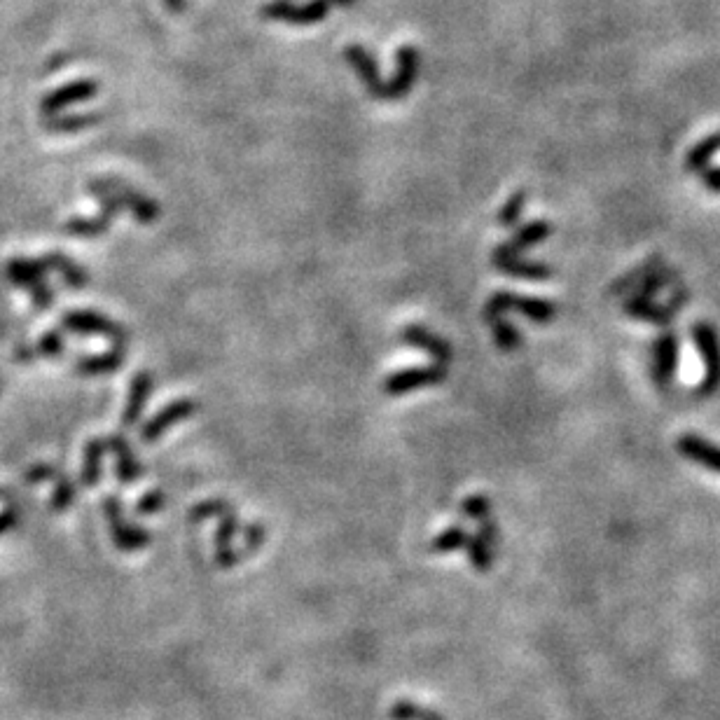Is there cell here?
<instances>
[{"mask_svg":"<svg viewBox=\"0 0 720 720\" xmlns=\"http://www.w3.org/2000/svg\"><path fill=\"white\" fill-rule=\"evenodd\" d=\"M505 311H517V314L531 318V321L538 325L550 323L552 318L557 316L555 302L538 300V297L512 295V293H496L494 297H489L487 307H484V321L503 316Z\"/></svg>","mask_w":720,"mask_h":720,"instance_id":"1","label":"cell"},{"mask_svg":"<svg viewBox=\"0 0 720 720\" xmlns=\"http://www.w3.org/2000/svg\"><path fill=\"white\" fill-rule=\"evenodd\" d=\"M332 5L328 0H309L307 5H295L293 0H272L262 5L260 15L274 22H286L293 26H309L323 22L330 15Z\"/></svg>","mask_w":720,"mask_h":720,"instance_id":"2","label":"cell"},{"mask_svg":"<svg viewBox=\"0 0 720 720\" xmlns=\"http://www.w3.org/2000/svg\"><path fill=\"white\" fill-rule=\"evenodd\" d=\"M692 339L699 356L704 358V384L699 386V393L706 396L720 386V337L711 323L702 321L692 325Z\"/></svg>","mask_w":720,"mask_h":720,"instance_id":"3","label":"cell"},{"mask_svg":"<svg viewBox=\"0 0 720 720\" xmlns=\"http://www.w3.org/2000/svg\"><path fill=\"white\" fill-rule=\"evenodd\" d=\"M89 192H92V197L99 199L103 213H99V216L92 220H85V218L68 220L66 234H71V237H99V234L106 232L110 220H113L117 213H122V209H124V204L120 202V199H117L115 195H110L108 190H103L101 185H96V180L89 183Z\"/></svg>","mask_w":720,"mask_h":720,"instance_id":"4","label":"cell"},{"mask_svg":"<svg viewBox=\"0 0 720 720\" xmlns=\"http://www.w3.org/2000/svg\"><path fill=\"white\" fill-rule=\"evenodd\" d=\"M344 57H346V64L356 71V75L365 85V89H368V94L372 96V99L389 101V82L382 80V75H379L377 59L372 57V54L365 50L363 45H349L344 50Z\"/></svg>","mask_w":720,"mask_h":720,"instance_id":"5","label":"cell"},{"mask_svg":"<svg viewBox=\"0 0 720 720\" xmlns=\"http://www.w3.org/2000/svg\"><path fill=\"white\" fill-rule=\"evenodd\" d=\"M447 368L445 365H428V368H407L393 375L384 382V391L389 396H403V393L426 389V386H438L445 382Z\"/></svg>","mask_w":720,"mask_h":720,"instance_id":"6","label":"cell"},{"mask_svg":"<svg viewBox=\"0 0 720 720\" xmlns=\"http://www.w3.org/2000/svg\"><path fill=\"white\" fill-rule=\"evenodd\" d=\"M61 325L71 332L108 337L117 349H124V346H127V332H124L117 323L108 321L106 316L94 314V311H71V314L64 316V323Z\"/></svg>","mask_w":720,"mask_h":720,"instance_id":"7","label":"cell"},{"mask_svg":"<svg viewBox=\"0 0 720 720\" xmlns=\"http://www.w3.org/2000/svg\"><path fill=\"white\" fill-rule=\"evenodd\" d=\"M96 94H99V82L92 78L75 80V82H71V85H64V87L54 89V92H50L47 96H43V101H40V113L52 117V115L61 113V110L68 106H75V103L94 99Z\"/></svg>","mask_w":720,"mask_h":720,"instance_id":"8","label":"cell"},{"mask_svg":"<svg viewBox=\"0 0 720 720\" xmlns=\"http://www.w3.org/2000/svg\"><path fill=\"white\" fill-rule=\"evenodd\" d=\"M421 71V52L412 45H403L396 52V73L389 80V101H400L412 92Z\"/></svg>","mask_w":720,"mask_h":720,"instance_id":"9","label":"cell"},{"mask_svg":"<svg viewBox=\"0 0 720 720\" xmlns=\"http://www.w3.org/2000/svg\"><path fill=\"white\" fill-rule=\"evenodd\" d=\"M96 185H101L103 190H108L110 195H115L117 199H120V202L127 206V209L134 213V218L141 220V223H155V220L159 218V206L152 202V199L143 197L141 192L129 188V185L122 183V180L101 178V180H96Z\"/></svg>","mask_w":720,"mask_h":720,"instance_id":"10","label":"cell"},{"mask_svg":"<svg viewBox=\"0 0 720 720\" xmlns=\"http://www.w3.org/2000/svg\"><path fill=\"white\" fill-rule=\"evenodd\" d=\"M491 262H494V267L498 269V272H503L508 276H517V279L543 281V279H550V276H552V269L548 265H543V262L522 260L517 253H512L505 244H501L496 248L494 255H491Z\"/></svg>","mask_w":720,"mask_h":720,"instance_id":"11","label":"cell"},{"mask_svg":"<svg viewBox=\"0 0 720 720\" xmlns=\"http://www.w3.org/2000/svg\"><path fill=\"white\" fill-rule=\"evenodd\" d=\"M103 508H106L110 533H113L115 543L120 545L122 550H136V548H143V545L148 543L150 540L148 533H145L143 529H136V526H129L122 519V503H117L115 498H108Z\"/></svg>","mask_w":720,"mask_h":720,"instance_id":"12","label":"cell"},{"mask_svg":"<svg viewBox=\"0 0 720 720\" xmlns=\"http://www.w3.org/2000/svg\"><path fill=\"white\" fill-rule=\"evenodd\" d=\"M199 410V405L195 403V400L190 398H183V400H176V403L166 405L162 412L157 414L155 419L150 421V424H145L143 428V442H155L159 435H162L166 428L176 426L180 424V421H185L188 417H192Z\"/></svg>","mask_w":720,"mask_h":720,"instance_id":"13","label":"cell"},{"mask_svg":"<svg viewBox=\"0 0 720 720\" xmlns=\"http://www.w3.org/2000/svg\"><path fill=\"white\" fill-rule=\"evenodd\" d=\"M403 342L414 346V349L426 351L435 360V365H445L447 368V363L452 360V346L442 337L433 335L431 330L421 328V325H407L403 330Z\"/></svg>","mask_w":720,"mask_h":720,"instance_id":"14","label":"cell"},{"mask_svg":"<svg viewBox=\"0 0 720 720\" xmlns=\"http://www.w3.org/2000/svg\"><path fill=\"white\" fill-rule=\"evenodd\" d=\"M678 365V337L674 332H664L653 346V372L657 384H669Z\"/></svg>","mask_w":720,"mask_h":720,"instance_id":"15","label":"cell"},{"mask_svg":"<svg viewBox=\"0 0 720 720\" xmlns=\"http://www.w3.org/2000/svg\"><path fill=\"white\" fill-rule=\"evenodd\" d=\"M676 447H678V452L685 456V459H690V461L699 463V466L720 473V447L711 445L709 440L688 433V435H683L681 440H678Z\"/></svg>","mask_w":720,"mask_h":720,"instance_id":"16","label":"cell"},{"mask_svg":"<svg viewBox=\"0 0 720 720\" xmlns=\"http://www.w3.org/2000/svg\"><path fill=\"white\" fill-rule=\"evenodd\" d=\"M106 442H108L110 452L115 454V461H117V480H120V482H134V480H138V477L143 475V468H141V463H138V461L134 459V454H131L127 440H124L122 435H113V438H108Z\"/></svg>","mask_w":720,"mask_h":720,"instance_id":"17","label":"cell"},{"mask_svg":"<svg viewBox=\"0 0 720 720\" xmlns=\"http://www.w3.org/2000/svg\"><path fill=\"white\" fill-rule=\"evenodd\" d=\"M50 272V267L45 265V260H12L8 265V276L10 281L19 288L31 290L36 283L45 281V274Z\"/></svg>","mask_w":720,"mask_h":720,"instance_id":"18","label":"cell"},{"mask_svg":"<svg viewBox=\"0 0 720 720\" xmlns=\"http://www.w3.org/2000/svg\"><path fill=\"white\" fill-rule=\"evenodd\" d=\"M150 389H152L150 372H138V375L134 377V382H131L129 403H127V410H124V426H134L136 421L141 419L143 407H145V403H148Z\"/></svg>","mask_w":720,"mask_h":720,"instance_id":"19","label":"cell"},{"mask_svg":"<svg viewBox=\"0 0 720 720\" xmlns=\"http://www.w3.org/2000/svg\"><path fill=\"white\" fill-rule=\"evenodd\" d=\"M625 311H627L629 316H634V318H643V321H650V323H655V325H667L669 318L674 316L676 309L660 307V304L653 302V297L634 295L632 300L625 302Z\"/></svg>","mask_w":720,"mask_h":720,"instance_id":"20","label":"cell"},{"mask_svg":"<svg viewBox=\"0 0 720 720\" xmlns=\"http://www.w3.org/2000/svg\"><path fill=\"white\" fill-rule=\"evenodd\" d=\"M552 234V225L545 223V220H533V223L519 227V230L512 234L510 241H505V246L510 248L512 253H524L529 251L531 246L540 244V241H545Z\"/></svg>","mask_w":720,"mask_h":720,"instance_id":"21","label":"cell"},{"mask_svg":"<svg viewBox=\"0 0 720 720\" xmlns=\"http://www.w3.org/2000/svg\"><path fill=\"white\" fill-rule=\"evenodd\" d=\"M124 358V349H115L108 353H101V356H89V358H80L75 370L82 372V375H103V372H113L122 365Z\"/></svg>","mask_w":720,"mask_h":720,"instance_id":"22","label":"cell"},{"mask_svg":"<svg viewBox=\"0 0 720 720\" xmlns=\"http://www.w3.org/2000/svg\"><path fill=\"white\" fill-rule=\"evenodd\" d=\"M108 442L103 440H89L85 447V466H82V475L80 480L85 487H94L101 477V461L103 454H106Z\"/></svg>","mask_w":720,"mask_h":720,"instance_id":"23","label":"cell"},{"mask_svg":"<svg viewBox=\"0 0 720 720\" xmlns=\"http://www.w3.org/2000/svg\"><path fill=\"white\" fill-rule=\"evenodd\" d=\"M43 260H45V265L50 267V269H57V272H59L61 276H64L66 283H68V286H71V288L80 290V288L87 286V281H89L87 274L82 272V267L75 265V262H73L71 258H66V255L50 253V255H45Z\"/></svg>","mask_w":720,"mask_h":720,"instance_id":"24","label":"cell"},{"mask_svg":"<svg viewBox=\"0 0 720 720\" xmlns=\"http://www.w3.org/2000/svg\"><path fill=\"white\" fill-rule=\"evenodd\" d=\"M489 328L491 332H494V339H496V346L501 351H517L519 346H522V332H519L515 325H512L508 318L498 316V318H491Z\"/></svg>","mask_w":720,"mask_h":720,"instance_id":"25","label":"cell"},{"mask_svg":"<svg viewBox=\"0 0 720 720\" xmlns=\"http://www.w3.org/2000/svg\"><path fill=\"white\" fill-rule=\"evenodd\" d=\"M470 536L461 526H449L447 531H442L438 538H433L431 552H438V555H447V552L466 550Z\"/></svg>","mask_w":720,"mask_h":720,"instance_id":"26","label":"cell"},{"mask_svg":"<svg viewBox=\"0 0 720 720\" xmlns=\"http://www.w3.org/2000/svg\"><path fill=\"white\" fill-rule=\"evenodd\" d=\"M718 150H720V134H713L706 138V141L699 143L697 148H692L685 166H688L690 171H704L706 164L711 162V157L716 155Z\"/></svg>","mask_w":720,"mask_h":720,"instance_id":"27","label":"cell"},{"mask_svg":"<svg viewBox=\"0 0 720 720\" xmlns=\"http://www.w3.org/2000/svg\"><path fill=\"white\" fill-rule=\"evenodd\" d=\"M466 552H468V559H470V564H473L475 571L487 573L491 569V562H494L496 552L491 550L489 545L484 543L480 536H477V533H475V536H470L468 545H466Z\"/></svg>","mask_w":720,"mask_h":720,"instance_id":"28","label":"cell"},{"mask_svg":"<svg viewBox=\"0 0 720 720\" xmlns=\"http://www.w3.org/2000/svg\"><path fill=\"white\" fill-rule=\"evenodd\" d=\"M99 122V115L89 113V115H52L45 120V127L50 131H78V129H87L94 127Z\"/></svg>","mask_w":720,"mask_h":720,"instance_id":"29","label":"cell"},{"mask_svg":"<svg viewBox=\"0 0 720 720\" xmlns=\"http://www.w3.org/2000/svg\"><path fill=\"white\" fill-rule=\"evenodd\" d=\"M524 204H526V192H524V190L512 192V195L508 197V202L503 204L501 213H498V225H503V227L517 225L519 216H522Z\"/></svg>","mask_w":720,"mask_h":720,"instance_id":"30","label":"cell"},{"mask_svg":"<svg viewBox=\"0 0 720 720\" xmlns=\"http://www.w3.org/2000/svg\"><path fill=\"white\" fill-rule=\"evenodd\" d=\"M393 720H442L440 713L428 711L424 706L412 704V702H398L391 709Z\"/></svg>","mask_w":720,"mask_h":720,"instance_id":"31","label":"cell"},{"mask_svg":"<svg viewBox=\"0 0 720 720\" xmlns=\"http://www.w3.org/2000/svg\"><path fill=\"white\" fill-rule=\"evenodd\" d=\"M461 510H463V515L475 519V522H484V519H489V515H491V503L487 496L473 494V496L463 498Z\"/></svg>","mask_w":720,"mask_h":720,"instance_id":"32","label":"cell"},{"mask_svg":"<svg viewBox=\"0 0 720 720\" xmlns=\"http://www.w3.org/2000/svg\"><path fill=\"white\" fill-rule=\"evenodd\" d=\"M237 531H239V519H237V515H234V512H227L225 517H220V529L216 533L218 552L232 550L230 545H232V538L237 536Z\"/></svg>","mask_w":720,"mask_h":720,"instance_id":"33","label":"cell"},{"mask_svg":"<svg viewBox=\"0 0 720 720\" xmlns=\"http://www.w3.org/2000/svg\"><path fill=\"white\" fill-rule=\"evenodd\" d=\"M234 508H230V503L220 501V498H213V501H204L199 503L195 510H192V522H202V519L209 517H225L227 512H232Z\"/></svg>","mask_w":720,"mask_h":720,"instance_id":"34","label":"cell"},{"mask_svg":"<svg viewBox=\"0 0 720 720\" xmlns=\"http://www.w3.org/2000/svg\"><path fill=\"white\" fill-rule=\"evenodd\" d=\"M73 498H75L73 482L66 480V477H64V480L57 482V489H54V494H52V508L57 510V512L66 510L68 505L73 503Z\"/></svg>","mask_w":720,"mask_h":720,"instance_id":"35","label":"cell"},{"mask_svg":"<svg viewBox=\"0 0 720 720\" xmlns=\"http://www.w3.org/2000/svg\"><path fill=\"white\" fill-rule=\"evenodd\" d=\"M61 351H64V339H61L59 330H52L40 337L38 353H43V356H59Z\"/></svg>","mask_w":720,"mask_h":720,"instance_id":"36","label":"cell"},{"mask_svg":"<svg viewBox=\"0 0 720 720\" xmlns=\"http://www.w3.org/2000/svg\"><path fill=\"white\" fill-rule=\"evenodd\" d=\"M164 501H166V498H164L162 491L152 489V491H148V494H145V496L141 498V501H138L136 512H141V515H150V512H157L159 508H162Z\"/></svg>","mask_w":720,"mask_h":720,"instance_id":"37","label":"cell"},{"mask_svg":"<svg viewBox=\"0 0 720 720\" xmlns=\"http://www.w3.org/2000/svg\"><path fill=\"white\" fill-rule=\"evenodd\" d=\"M31 295H33V304H36V309H50L52 307V290L50 286H47V281H40L36 283V286L31 288Z\"/></svg>","mask_w":720,"mask_h":720,"instance_id":"38","label":"cell"},{"mask_svg":"<svg viewBox=\"0 0 720 720\" xmlns=\"http://www.w3.org/2000/svg\"><path fill=\"white\" fill-rule=\"evenodd\" d=\"M244 538H246V550L255 552L265 543V526L262 524H251L244 529Z\"/></svg>","mask_w":720,"mask_h":720,"instance_id":"39","label":"cell"},{"mask_svg":"<svg viewBox=\"0 0 720 720\" xmlns=\"http://www.w3.org/2000/svg\"><path fill=\"white\" fill-rule=\"evenodd\" d=\"M477 536H480L484 543H487L489 548L496 552V545H498V526H496V522H491V519H484V522H480V529H477Z\"/></svg>","mask_w":720,"mask_h":720,"instance_id":"40","label":"cell"},{"mask_svg":"<svg viewBox=\"0 0 720 720\" xmlns=\"http://www.w3.org/2000/svg\"><path fill=\"white\" fill-rule=\"evenodd\" d=\"M29 482H43V480H57V468L52 466H36L31 468V473L26 475Z\"/></svg>","mask_w":720,"mask_h":720,"instance_id":"41","label":"cell"},{"mask_svg":"<svg viewBox=\"0 0 720 720\" xmlns=\"http://www.w3.org/2000/svg\"><path fill=\"white\" fill-rule=\"evenodd\" d=\"M17 519H19V515H17V510H15V508H10V510H5V512H0V533L10 531L12 526L17 524Z\"/></svg>","mask_w":720,"mask_h":720,"instance_id":"42","label":"cell"},{"mask_svg":"<svg viewBox=\"0 0 720 720\" xmlns=\"http://www.w3.org/2000/svg\"><path fill=\"white\" fill-rule=\"evenodd\" d=\"M704 183L706 188L713 190V192H720V169H711L704 173Z\"/></svg>","mask_w":720,"mask_h":720,"instance_id":"43","label":"cell"},{"mask_svg":"<svg viewBox=\"0 0 720 720\" xmlns=\"http://www.w3.org/2000/svg\"><path fill=\"white\" fill-rule=\"evenodd\" d=\"M15 356H17L19 363H31V358L36 356V353H33L31 349H24V346H19V349L15 351Z\"/></svg>","mask_w":720,"mask_h":720,"instance_id":"44","label":"cell"},{"mask_svg":"<svg viewBox=\"0 0 720 720\" xmlns=\"http://www.w3.org/2000/svg\"><path fill=\"white\" fill-rule=\"evenodd\" d=\"M169 12H183L185 10V0H162Z\"/></svg>","mask_w":720,"mask_h":720,"instance_id":"45","label":"cell"},{"mask_svg":"<svg viewBox=\"0 0 720 720\" xmlns=\"http://www.w3.org/2000/svg\"><path fill=\"white\" fill-rule=\"evenodd\" d=\"M328 3L332 5V8H353L358 0H328Z\"/></svg>","mask_w":720,"mask_h":720,"instance_id":"46","label":"cell"},{"mask_svg":"<svg viewBox=\"0 0 720 720\" xmlns=\"http://www.w3.org/2000/svg\"><path fill=\"white\" fill-rule=\"evenodd\" d=\"M0 498H5V491H3V489H0Z\"/></svg>","mask_w":720,"mask_h":720,"instance_id":"47","label":"cell"}]
</instances>
